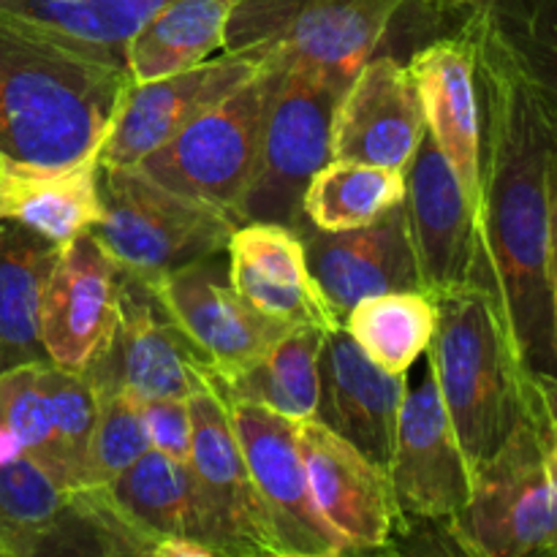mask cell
Here are the masks:
<instances>
[{"mask_svg": "<svg viewBox=\"0 0 557 557\" xmlns=\"http://www.w3.org/2000/svg\"><path fill=\"white\" fill-rule=\"evenodd\" d=\"M482 101V199L476 283L493 294L528 373H557L553 286L547 275V161L557 150V114L539 96L495 30L471 5Z\"/></svg>", "mask_w": 557, "mask_h": 557, "instance_id": "obj_1", "label": "cell"}, {"mask_svg": "<svg viewBox=\"0 0 557 557\" xmlns=\"http://www.w3.org/2000/svg\"><path fill=\"white\" fill-rule=\"evenodd\" d=\"M128 85L120 58L0 5V158L52 169L101 152Z\"/></svg>", "mask_w": 557, "mask_h": 557, "instance_id": "obj_2", "label": "cell"}, {"mask_svg": "<svg viewBox=\"0 0 557 557\" xmlns=\"http://www.w3.org/2000/svg\"><path fill=\"white\" fill-rule=\"evenodd\" d=\"M433 297L438 326L428 359L473 476L533 411L531 373L487 288L466 283Z\"/></svg>", "mask_w": 557, "mask_h": 557, "instance_id": "obj_3", "label": "cell"}, {"mask_svg": "<svg viewBox=\"0 0 557 557\" xmlns=\"http://www.w3.org/2000/svg\"><path fill=\"white\" fill-rule=\"evenodd\" d=\"M101 201L103 218L90 232L139 281L226 250L239 226L232 212L166 188L141 166L101 163Z\"/></svg>", "mask_w": 557, "mask_h": 557, "instance_id": "obj_4", "label": "cell"}, {"mask_svg": "<svg viewBox=\"0 0 557 557\" xmlns=\"http://www.w3.org/2000/svg\"><path fill=\"white\" fill-rule=\"evenodd\" d=\"M408 0H237L223 52L310 65L346 90Z\"/></svg>", "mask_w": 557, "mask_h": 557, "instance_id": "obj_5", "label": "cell"}, {"mask_svg": "<svg viewBox=\"0 0 557 557\" xmlns=\"http://www.w3.org/2000/svg\"><path fill=\"white\" fill-rule=\"evenodd\" d=\"M446 525L466 555L557 557V493L544 468L536 413L473 473L466 506Z\"/></svg>", "mask_w": 557, "mask_h": 557, "instance_id": "obj_6", "label": "cell"}, {"mask_svg": "<svg viewBox=\"0 0 557 557\" xmlns=\"http://www.w3.org/2000/svg\"><path fill=\"white\" fill-rule=\"evenodd\" d=\"M343 87L310 65H283L281 85L267 109L259 152L237 223L270 221L299 228L302 196L313 174L332 158V114Z\"/></svg>", "mask_w": 557, "mask_h": 557, "instance_id": "obj_7", "label": "cell"}, {"mask_svg": "<svg viewBox=\"0 0 557 557\" xmlns=\"http://www.w3.org/2000/svg\"><path fill=\"white\" fill-rule=\"evenodd\" d=\"M281 76L283 63L270 60L253 79L199 114L136 166L166 188L234 215L253 172L267 109Z\"/></svg>", "mask_w": 557, "mask_h": 557, "instance_id": "obj_8", "label": "cell"}, {"mask_svg": "<svg viewBox=\"0 0 557 557\" xmlns=\"http://www.w3.org/2000/svg\"><path fill=\"white\" fill-rule=\"evenodd\" d=\"M190 473L199 500V539L218 555H277L228 406L215 386L188 397Z\"/></svg>", "mask_w": 557, "mask_h": 557, "instance_id": "obj_9", "label": "cell"}, {"mask_svg": "<svg viewBox=\"0 0 557 557\" xmlns=\"http://www.w3.org/2000/svg\"><path fill=\"white\" fill-rule=\"evenodd\" d=\"M174 326L226 381L270 351L292 326L250 308L228 281L226 250L141 281Z\"/></svg>", "mask_w": 557, "mask_h": 557, "instance_id": "obj_10", "label": "cell"}, {"mask_svg": "<svg viewBox=\"0 0 557 557\" xmlns=\"http://www.w3.org/2000/svg\"><path fill=\"white\" fill-rule=\"evenodd\" d=\"M226 406L256 495L275 536L277 555L335 557L351 553L315 506L299 451L297 422L256 403L226 400Z\"/></svg>", "mask_w": 557, "mask_h": 557, "instance_id": "obj_11", "label": "cell"}, {"mask_svg": "<svg viewBox=\"0 0 557 557\" xmlns=\"http://www.w3.org/2000/svg\"><path fill=\"white\" fill-rule=\"evenodd\" d=\"M96 386H120L139 400H188L212 386V364L169 321L139 277L123 272L114 335L85 370Z\"/></svg>", "mask_w": 557, "mask_h": 557, "instance_id": "obj_12", "label": "cell"}, {"mask_svg": "<svg viewBox=\"0 0 557 557\" xmlns=\"http://www.w3.org/2000/svg\"><path fill=\"white\" fill-rule=\"evenodd\" d=\"M389 484L397 511L413 520L449 522L471 495V471L457 444L430 359L406 386L389 457Z\"/></svg>", "mask_w": 557, "mask_h": 557, "instance_id": "obj_13", "label": "cell"}, {"mask_svg": "<svg viewBox=\"0 0 557 557\" xmlns=\"http://www.w3.org/2000/svg\"><path fill=\"white\" fill-rule=\"evenodd\" d=\"M270 60L250 52H221V58L161 79L131 82L103 139L101 163L136 166L199 114L253 79Z\"/></svg>", "mask_w": 557, "mask_h": 557, "instance_id": "obj_14", "label": "cell"}, {"mask_svg": "<svg viewBox=\"0 0 557 557\" xmlns=\"http://www.w3.org/2000/svg\"><path fill=\"white\" fill-rule=\"evenodd\" d=\"M123 270L85 232L60 245L38 315L44 357L65 370H87L117 326Z\"/></svg>", "mask_w": 557, "mask_h": 557, "instance_id": "obj_15", "label": "cell"}, {"mask_svg": "<svg viewBox=\"0 0 557 557\" xmlns=\"http://www.w3.org/2000/svg\"><path fill=\"white\" fill-rule=\"evenodd\" d=\"M424 134L428 120L411 69L389 54H373L337 98L330 152L406 172Z\"/></svg>", "mask_w": 557, "mask_h": 557, "instance_id": "obj_16", "label": "cell"}, {"mask_svg": "<svg viewBox=\"0 0 557 557\" xmlns=\"http://www.w3.org/2000/svg\"><path fill=\"white\" fill-rule=\"evenodd\" d=\"M406 210L424 292L441 294L476 283V215L430 131L406 169Z\"/></svg>", "mask_w": 557, "mask_h": 557, "instance_id": "obj_17", "label": "cell"}, {"mask_svg": "<svg viewBox=\"0 0 557 557\" xmlns=\"http://www.w3.org/2000/svg\"><path fill=\"white\" fill-rule=\"evenodd\" d=\"M297 441L310 493L332 531L351 553L386 547L400 517L389 473L315 417L297 422Z\"/></svg>", "mask_w": 557, "mask_h": 557, "instance_id": "obj_18", "label": "cell"}, {"mask_svg": "<svg viewBox=\"0 0 557 557\" xmlns=\"http://www.w3.org/2000/svg\"><path fill=\"white\" fill-rule=\"evenodd\" d=\"M310 275L332 319L343 326L354 305L397 288H422L406 201L362 228L305 234Z\"/></svg>", "mask_w": 557, "mask_h": 557, "instance_id": "obj_19", "label": "cell"}, {"mask_svg": "<svg viewBox=\"0 0 557 557\" xmlns=\"http://www.w3.org/2000/svg\"><path fill=\"white\" fill-rule=\"evenodd\" d=\"M234 292L267 319L288 326L341 330L310 275L305 239L297 226L270 221L239 223L226 245Z\"/></svg>", "mask_w": 557, "mask_h": 557, "instance_id": "obj_20", "label": "cell"}, {"mask_svg": "<svg viewBox=\"0 0 557 557\" xmlns=\"http://www.w3.org/2000/svg\"><path fill=\"white\" fill-rule=\"evenodd\" d=\"M411 74L422 98L424 120L435 145L460 180L476 215L482 199V101L476 85V52L471 33L441 38L411 58Z\"/></svg>", "mask_w": 557, "mask_h": 557, "instance_id": "obj_21", "label": "cell"}, {"mask_svg": "<svg viewBox=\"0 0 557 557\" xmlns=\"http://www.w3.org/2000/svg\"><path fill=\"white\" fill-rule=\"evenodd\" d=\"M319 368L321 395L315 419L351 441L386 471L408 375L386 373L370 362L343 326L326 332Z\"/></svg>", "mask_w": 557, "mask_h": 557, "instance_id": "obj_22", "label": "cell"}, {"mask_svg": "<svg viewBox=\"0 0 557 557\" xmlns=\"http://www.w3.org/2000/svg\"><path fill=\"white\" fill-rule=\"evenodd\" d=\"M101 218V152L52 169L0 158V221L65 245Z\"/></svg>", "mask_w": 557, "mask_h": 557, "instance_id": "obj_23", "label": "cell"}, {"mask_svg": "<svg viewBox=\"0 0 557 557\" xmlns=\"http://www.w3.org/2000/svg\"><path fill=\"white\" fill-rule=\"evenodd\" d=\"M74 498L85 500L90 511L112 515L131 539L145 542L147 553L169 536L199 539V500L190 466L156 449L145 451L109 484Z\"/></svg>", "mask_w": 557, "mask_h": 557, "instance_id": "obj_24", "label": "cell"}, {"mask_svg": "<svg viewBox=\"0 0 557 557\" xmlns=\"http://www.w3.org/2000/svg\"><path fill=\"white\" fill-rule=\"evenodd\" d=\"M237 0H169L128 41L123 65L131 82H150L223 52L226 25Z\"/></svg>", "mask_w": 557, "mask_h": 557, "instance_id": "obj_25", "label": "cell"}, {"mask_svg": "<svg viewBox=\"0 0 557 557\" xmlns=\"http://www.w3.org/2000/svg\"><path fill=\"white\" fill-rule=\"evenodd\" d=\"M60 245L14 221H0V370L44 357L38 341L44 288Z\"/></svg>", "mask_w": 557, "mask_h": 557, "instance_id": "obj_26", "label": "cell"}, {"mask_svg": "<svg viewBox=\"0 0 557 557\" xmlns=\"http://www.w3.org/2000/svg\"><path fill=\"white\" fill-rule=\"evenodd\" d=\"M326 330L292 326L253 364L226 381H212L223 400L256 403L292 422L315 417L321 395V348Z\"/></svg>", "mask_w": 557, "mask_h": 557, "instance_id": "obj_27", "label": "cell"}, {"mask_svg": "<svg viewBox=\"0 0 557 557\" xmlns=\"http://www.w3.org/2000/svg\"><path fill=\"white\" fill-rule=\"evenodd\" d=\"M438 326V305L424 288H397L354 305L343 330L370 362L395 375H408L428 354Z\"/></svg>", "mask_w": 557, "mask_h": 557, "instance_id": "obj_28", "label": "cell"}, {"mask_svg": "<svg viewBox=\"0 0 557 557\" xmlns=\"http://www.w3.org/2000/svg\"><path fill=\"white\" fill-rule=\"evenodd\" d=\"M406 201V172L330 158L302 196V215L319 232H348L379 221Z\"/></svg>", "mask_w": 557, "mask_h": 557, "instance_id": "obj_29", "label": "cell"}, {"mask_svg": "<svg viewBox=\"0 0 557 557\" xmlns=\"http://www.w3.org/2000/svg\"><path fill=\"white\" fill-rule=\"evenodd\" d=\"M169 0H0L74 41L123 60V44Z\"/></svg>", "mask_w": 557, "mask_h": 557, "instance_id": "obj_30", "label": "cell"}, {"mask_svg": "<svg viewBox=\"0 0 557 557\" xmlns=\"http://www.w3.org/2000/svg\"><path fill=\"white\" fill-rule=\"evenodd\" d=\"M495 30L557 114V0H482Z\"/></svg>", "mask_w": 557, "mask_h": 557, "instance_id": "obj_31", "label": "cell"}, {"mask_svg": "<svg viewBox=\"0 0 557 557\" xmlns=\"http://www.w3.org/2000/svg\"><path fill=\"white\" fill-rule=\"evenodd\" d=\"M44 364L47 359L36 362H20L0 370V419L5 428L16 435L22 451L47 468L60 487L69 493L60 462L58 435H54L52 403H49L47 381H44Z\"/></svg>", "mask_w": 557, "mask_h": 557, "instance_id": "obj_32", "label": "cell"}, {"mask_svg": "<svg viewBox=\"0 0 557 557\" xmlns=\"http://www.w3.org/2000/svg\"><path fill=\"white\" fill-rule=\"evenodd\" d=\"M98 419L87 451L85 490H96L117 479L125 468L134 466L145 451H150V433L145 424L141 400L120 386H96ZM76 493V495H79Z\"/></svg>", "mask_w": 557, "mask_h": 557, "instance_id": "obj_33", "label": "cell"}, {"mask_svg": "<svg viewBox=\"0 0 557 557\" xmlns=\"http://www.w3.org/2000/svg\"><path fill=\"white\" fill-rule=\"evenodd\" d=\"M44 381H47L49 403H52L65 487L74 498L85 484L87 451H90V438L98 419V392L85 370L58 368L49 359L44 364Z\"/></svg>", "mask_w": 557, "mask_h": 557, "instance_id": "obj_34", "label": "cell"}, {"mask_svg": "<svg viewBox=\"0 0 557 557\" xmlns=\"http://www.w3.org/2000/svg\"><path fill=\"white\" fill-rule=\"evenodd\" d=\"M150 446L161 455L190 466V411L183 397L166 400H141Z\"/></svg>", "mask_w": 557, "mask_h": 557, "instance_id": "obj_35", "label": "cell"}, {"mask_svg": "<svg viewBox=\"0 0 557 557\" xmlns=\"http://www.w3.org/2000/svg\"><path fill=\"white\" fill-rule=\"evenodd\" d=\"M547 275L557 292V150L547 161Z\"/></svg>", "mask_w": 557, "mask_h": 557, "instance_id": "obj_36", "label": "cell"}, {"mask_svg": "<svg viewBox=\"0 0 557 557\" xmlns=\"http://www.w3.org/2000/svg\"><path fill=\"white\" fill-rule=\"evenodd\" d=\"M533 408L542 419H547L553 428H557V373L549 370H533Z\"/></svg>", "mask_w": 557, "mask_h": 557, "instance_id": "obj_37", "label": "cell"}, {"mask_svg": "<svg viewBox=\"0 0 557 557\" xmlns=\"http://www.w3.org/2000/svg\"><path fill=\"white\" fill-rule=\"evenodd\" d=\"M156 557H215L210 547L199 539H188V536H169L161 539V542L152 547Z\"/></svg>", "mask_w": 557, "mask_h": 557, "instance_id": "obj_38", "label": "cell"}, {"mask_svg": "<svg viewBox=\"0 0 557 557\" xmlns=\"http://www.w3.org/2000/svg\"><path fill=\"white\" fill-rule=\"evenodd\" d=\"M536 413V408H533ZM536 422H539V433H542V451H544V468H547V476L553 482L555 493H557V428L542 419L536 413Z\"/></svg>", "mask_w": 557, "mask_h": 557, "instance_id": "obj_39", "label": "cell"}, {"mask_svg": "<svg viewBox=\"0 0 557 557\" xmlns=\"http://www.w3.org/2000/svg\"><path fill=\"white\" fill-rule=\"evenodd\" d=\"M428 3H441V5H476L482 0H428Z\"/></svg>", "mask_w": 557, "mask_h": 557, "instance_id": "obj_40", "label": "cell"}, {"mask_svg": "<svg viewBox=\"0 0 557 557\" xmlns=\"http://www.w3.org/2000/svg\"><path fill=\"white\" fill-rule=\"evenodd\" d=\"M553 335H555V359H557V292H553Z\"/></svg>", "mask_w": 557, "mask_h": 557, "instance_id": "obj_41", "label": "cell"}]
</instances>
